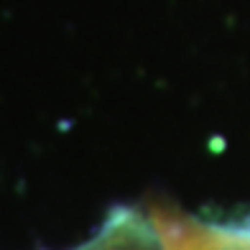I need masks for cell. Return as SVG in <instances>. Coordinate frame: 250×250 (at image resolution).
<instances>
[{"label": "cell", "instance_id": "1", "mask_svg": "<svg viewBox=\"0 0 250 250\" xmlns=\"http://www.w3.org/2000/svg\"><path fill=\"white\" fill-rule=\"evenodd\" d=\"M161 250H250V227L209 225L189 217L153 214Z\"/></svg>", "mask_w": 250, "mask_h": 250}, {"label": "cell", "instance_id": "2", "mask_svg": "<svg viewBox=\"0 0 250 250\" xmlns=\"http://www.w3.org/2000/svg\"><path fill=\"white\" fill-rule=\"evenodd\" d=\"M74 250H161V237L153 217L120 209L87 243Z\"/></svg>", "mask_w": 250, "mask_h": 250}]
</instances>
